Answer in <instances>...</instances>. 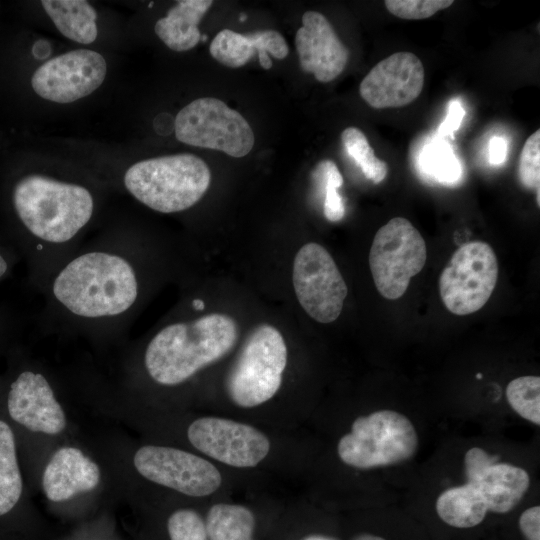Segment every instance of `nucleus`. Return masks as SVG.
<instances>
[{
    "label": "nucleus",
    "instance_id": "f257e3e1",
    "mask_svg": "<svg viewBox=\"0 0 540 540\" xmlns=\"http://www.w3.org/2000/svg\"><path fill=\"white\" fill-rule=\"evenodd\" d=\"M145 278L142 244L126 229L82 242L43 291L41 327L98 337L120 334L143 300Z\"/></svg>",
    "mask_w": 540,
    "mask_h": 540
},
{
    "label": "nucleus",
    "instance_id": "f03ea898",
    "mask_svg": "<svg viewBox=\"0 0 540 540\" xmlns=\"http://www.w3.org/2000/svg\"><path fill=\"white\" fill-rule=\"evenodd\" d=\"M11 205L19 227L13 245L26 261L30 282L43 293L82 244L95 215V195L79 182L29 173L14 183Z\"/></svg>",
    "mask_w": 540,
    "mask_h": 540
},
{
    "label": "nucleus",
    "instance_id": "7ed1b4c3",
    "mask_svg": "<svg viewBox=\"0 0 540 540\" xmlns=\"http://www.w3.org/2000/svg\"><path fill=\"white\" fill-rule=\"evenodd\" d=\"M465 481L442 490L435 501L439 518L455 528L479 525L489 512L506 514L522 501L531 485L529 472L499 461L474 446L463 456Z\"/></svg>",
    "mask_w": 540,
    "mask_h": 540
},
{
    "label": "nucleus",
    "instance_id": "20e7f679",
    "mask_svg": "<svg viewBox=\"0 0 540 540\" xmlns=\"http://www.w3.org/2000/svg\"><path fill=\"white\" fill-rule=\"evenodd\" d=\"M237 338V324L226 314L176 320L151 336L144 349L143 365L155 383L176 386L225 356Z\"/></svg>",
    "mask_w": 540,
    "mask_h": 540
},
{
    "label": "nucleus",
    "instance_id": "39448f33",
    "mask_svg": "<svg viewBox=\"0 0 540 540\" xmlns=\"http://www.w3.org/2000/svg\"><path fill=\"white\" fill-rule=\"evenodd\" d=\"M211 171L200 157L181 153L141 160L125 172L122 183L141 204L160 213L185 211L207 192Z\"/></svg>",
    "mask_w": 540,
    "mask_h": 540
},
{
    "label": "nucleus",
    "instance_id": "423d86ee",
    "mask_svg": "<svg viewBox=\"0 0 540 540\" xmlns=\"http://www.w3.org/2000/svg\"><path fill=\"white\" fill-rule=\"evenodd\" d=\"M419 436L413 422L393 409L357 417L338 441L337 454L347 466L368 470L404 463L416 454Z\"/></svg>",
    "mask_w": 540,
    "mask_h": 540
},
{
    "label": "nucleus",
    "instance_id": "0eeeda50",
    "mask_svg": "<svg viewBox=\"0 0 540 540\" xmlns=\"http://www.w3.org/2000/svg\"><path fill=\"white\" fill-rule=\"evenodd\" d=\"M286 364L287 347L280 331L268 324L257 326L227 376L229 397L244 408L267 402L279 390Z\"/></svg>",
    "mask_w": 540,
    "mask_h": 540
},
{
    "label": "nucleus",
    "instance_id": "6e6552de",
    "mask_svg": "<svg viewBox=\"0 0 540 540\" xmlns=\"http://www.w3.org/2000/svg\"><path fill=\"white\" fill-rule=\"evenodd\" d=\"M426 244L420 232L403 217H395L375 234L369 266L378 292L396 300L407 290L410 280L424 267Z\"/></svg>",
    "mask_w": 540,
    "mask_h": 540
},
{
    "label": "nucleus",
    "instance_id": "1a4fd4ad",
    "mask_svg": "<svg viewBox=\"0 0 540 540\" xmlns=\"http://www.w3.org/2000/svg\"><path fill=\"white\" fill-rule=\"evenodd\" d=\"M174 131L180 142L222 151L241 158L253 148L254 133L246 119L222 100L198 98L176 115Z\"/></svg>",
    "mask_w": 540,
    "mask_h": 540
},
{
    "label": "nucleus",
    "instance_id": "9d476101",
    "mask_svg": "<svg viewBox=\"0 0 540 540\" xmlns=\"http://www.w3.org/2000/svg\"><path fill=\"white\" fill-rule=\"evenodd\" d=\"M498 278V262L492 247L482 241L461 245L439 277V292L446 308L455 315L480 310L490 298Z\"/></svg>",
    "mask_w": 540,
    "mask_h": 540
},
{
    "label": "nucleus",
    "instance_id": "9b49d317",
    "mask_svg": "<svg viewBox=\"0 0 540 540\" xmlns=\"http://www.w3.org/2000/svg\"><path fill=\"white\" fill-rule=\"evenodd\" d=\"M293 287L305 312L315 321L331 323L342 312L347 285L330 253L320 244L303 245L293 262Z\"/></svg>",
    "mask_w": 540,
    "mask_h": 540
},
{
    "label": "nucleus",
    "instance_id": "f8f14e48",
    "mask_svg": "<svg viewBox=\"0 0 540 540\" xmlns=\"http://www.w3.org/2000/svg\"><path fill=\"white\" fill-rule=\"evenodd\" d=\"M133 463L146 479L188 496L210 495L222 482L212 463L177 448L143 446L135 453Z\"/></svg>",
    "mask_w": 540,
    "mask_h": 540
},
{
    "label": "nucleus",
    "instance_id": "ddd939ff",
    "mask_svg": "<svg viewBox=\"0 0 540 540\" xmlns=\"http://www.w3.org/2000/svg\"><path fill=\"white\" fill-rule=\"evenodd\" d=\"M187 435L200 452L238 468L256 466L270 450L269 439L263 432L225 418H199L190 424Z\"/></svg>",
    "mask_w": 540,
    "mask_h": 540
},
{
    "label": "nucleus",
    "instance_id": "4468645a",
    "mask_svg": "<svg viewBox=\"0 0 540 540\" xmlns=\"http://www.w3.org/2000/svg\"><path fill=\"white\" fill-rule=\"evenodd\" d=\"M106 73L107 64L100 53L77 49L46 61L34 72L31 85L43 99L71 103L98 89Z\"/></svg>",
    "mask_w": 540,
    "mask_h": 540
},
{
    "label": "nucleus",
    "instance_id": "2eb2a0df",
    "mask_svg": "<svg viewBox=\"0 0 540 540\" xmlns=\"http://www.w3.org/2000/svg\"><path fill=\"white\" fill-rule=\"evenodd\" d=\"M424 86V67L411 52H396L378 62L363 78L359 93L375 109L396 108L413 102Z\"/></svg>",
    "mask_w": 540,
    "mask_h": 540
},
{
    "label": "nucleus",
    "instance_id": "dca6fc26",
    "mask_svg": "<svg viewBox=\"0 0 540 540\" xmlns=\"http://www.w3.org/2000/svg\"><path fill=\"white\" fill-rule=\"evenodd\" d=\"M7 410L12 420L32 432L55 435L66 426L65 413L46 376L24 369L11 380Z\"/></svg>",
    "mask_w": 540,
    "mask_h": 540
},
{
    "label": "nucleus",
    "instance_id": "f3484780",
    "mask_svg": "<svg viewBox=\"0 0 540 540\" xmlns=\"http://www.w3.org/2000/svg\"><path fill=\"white\" fill-rule=\"evenodd\" d=\"M295 46L301 69L313 73L316 80L324 83L334 80L343 72L349 57L348 49L333 26L317 11L303 14L302 26L296 32Z\"/></svg>",
    "mask_w": 540,
    "mask_h": 540
},
{
    "label": "nucleus",
    "instance_id": "a211bd4d",
    "mask_svg": "<svg viewBox=\"0 0 540 540\" xmlns=\"http://www.w3.org/2000/svg\"><path fill=\"white\" fill-rule=\"evenodd\" d=\"M209 51L216 61L229 68L245 65L257 53L260 65L270 69L272 60L269 55L282 60L288 55L289 48L282 34L275 30L241 34L223 29L212 40Z\"/></svg>",
    "mask_w": 540,
    "mask_h": 540
},
{
    "label": "nucleus",
    "instance_id": "6ab92c4d",
    "mask_svg": "<svg viewBox=\"0 0 540 540\" xmlns=\"http://www.w3.org/2000/svg\"><path fill=\"white\" fill-rule=\"evenodd\" d=\"M100 481V469L81 450L58 449L46 465L42 485L46 497L53 502L71 499L93 490Z\"/></svg>",
    "mask_w": 540,
    "mask_h": 540
},
{
    "label": "nucleus",
    "instance_id": "aec40b11",
    "mask_svg": "<svg viewBox=\"0 0 540 540\" xmlns=\"http://www.w3.org/2000/svg\"><path fill=\"white\" fill-rule=\"evenodd\" d=\"M212 4L211 0L178 1L165 17L157 20L156 35L173 51L192 49L201 40L198 25Z\"/></svg>",
    "mask_w": 540,
    "mask_h": 540
},
{
    "label": "nucleus",
    "instance_id": "412c9836",
    "mask_svg": "<svg viewBox=\"0 0 540 540\" xmlns=\"http://www.w3.org/2000/svg\"><path fill=\"white\" fill-rule=\"evenodd\" d=\"M42 7L58 31L68 39L90 44L97 38V12L84 0H44Z\"/></svg>",
    "mask_w": 540,
    "mask_h": 540
},
{
    "label": "nucleus",
    "instance_id": "4be33fe9",
    "mask_svg": "<svg viewBox=\"0 0 540 540\" xmlns=\"http://www.w3.org/2000/svg\"><path fill=\"white\" fill-rule=\"evenodd\" d=\"M204 522L208 540H255L256 518L246 506L214 504Z\"/></svg>",
    "mask_w": 540,
    "mask_h": 540
},
{
    "label": "nucleus",
    "instance_id": "5701e85b",
    "mask_svg": "<svg viewBox=\"0 0 540 540\" xmlns=\"http://www.w3.org/2000/svg\"><path fill=\"white\" fill-rule=\"evenodd\" d=\"M22 491L14 433L8 423L0 420V516L16 506Z\"/></svg>",
    "mask_w": 540,
    "mask_h": 540
},
{
    "label": "nucleus",
    "instance_id": "b1692460",
    "mask_svg": "<svg viewBox=\"0 0 540 540\" xmlns=\"http://www.w3.org/2000/svg\"><path fill=\"white\" fill-rule=\"evenodd\" d=\"M505 397L513 411L524 420L540 425V377L524 375L511 380Z\"/></svg>",
    "mask_w": 540,
    "mask_h": 540
},
{
    "label": "nucleus",
    "instance_id": "393cba45",
    "mask_svg": "<svg viewBox=\"0 0 540 540\" xmlns=\"http://www.w3.org/2000/svg\"><path fill=\"white\" fill-rule=\"evenodd\" d=\"M341 140L367 179L379 184L386 178L388 172L386 162L375 156L367 137L359 128L347 127L341 133Z\"/></svg>",
    "mask_w": 540,
    "mask_h": 540
},
{
    "label": "nucleus",
    "instance_id": "a878e982",
    "mask_svg": "<svg viewBox=\"0 0 540 540\" xmlns=\"http://www.w3.org/2000/svg\"><path fill=\"white\" fill-rule=\"evenodd\" d=\"M425 174L444 185H455L461 178L462 168L451 149L442 144L426 148L421 158Z\"/></svg>",
    "mask_w": 540,
    "mask_h": 540
},
{
    "label": "nucleus",
    "instance_id": "bb28decb",
    "mask_svg": "<svg viewBox=\"0 0 540 540\" xmlns=\"http://www.w3.org/2000/svg\"><path fill=\"white\" fill-rule=\"evenodd\" d=\"M316 173L322 175L325 182L324 215L330 222L340 221L345 215V205L338 188L343 185V177L331 160L318 163Z\"/></svg>",
    "mask_w": 540,
    "mask_h": 540
},
{
    "label": "nucleus",
    "instance_id": "cd10ccee",
    "mask_svg": "<svg viewBox=\"0 0 540 540\" xmlns=\"http://www.w3.org/2000/svg\"><path fill=\"white\" fill-rule=\"evenodd\" d=\"M518 174L521 184L535 190L537 205L540 206V130L526 140L520 155Z\"/></svg>",
    "mask_w": 540,
    "mask_h": 540
},
{
    "label": "nucleus",
    "instance_id": "c85d7f7f",
    "mask_svg": "<svg viewBox=\"0 0 540 540\" xmlns=\"http://www.w3.org/2000/svg\"><path fill=\"white\" fill-rule=\"evenodd\" d=\"M170 540H208L204 519L192 509H179L167 521Z\"/></svg>",
    "mask_w": 540,
    "mask_h": 540
},
{
    "label": "nucleus",
    "instance_id": "c756f323",
    "mask_svg": "<svg viewBox=\"0 0 540 540\" xmlns=\"http://www.w3.org/2000/svg\"><path fill=\"white\" fill-rule=\"evenodd\" d=\"M387 10L394 16L407 19H426L439 10L448 8L453 4L452 0H386Z\"/></svg>",
    "mask_w": 540,
    "mask_h": 540
},
{
    "label": "nucleus",
    "instance_id": "7c9ffc66",
    "mask_svg": "<svg viewBox=\"0 0 540 540\" xmlns=\"http://www.w3.org/2000/svg\"><path fill=\"white\" fill-rule=\"evenodd\" d=\"M519 528L527 540H540V506L525 509L519 517Z\"/></svg>",
    "mask_w": 540,
    "mask_h": 540
},
{
    "label": "nucleus",
    "instance_id": "2f4dec72",
    "mask_svg": "<svg viewBox=\"0 0 540 540\" xmlns=\"http://www.w3.org/2000/svg\"><path fill=\"white\" fill-rule=\"evenodd\" d=\"M465 110L457 99H452L448 105V114L446 119L438 128V135L441 137L448 136L456 131L463 120Z\"/></svg>",
    "mask_w": 540,
    "mask_h": 540
},
{
    "label": "nucleus",
    "instance_id": "473e14b6",
    "mask_svg": "<svg viewBox=\"0 0 540 540\" xmlns=\"http://www.w3.org/2000/svg\"><path fill=\"white\" fill-rule=\"evenodd\" d=\"M21 258L13 244L0 243V281L7 277Z\"/></svg>",
    "mask_w": 540,
    "mask_h": 540
},
{
    "label": "nucleus",
    "instance_id": "72a5a7b5",
    "mask_svg": "<svg viewBox=\"0 0 540 540\" xmlns=\"http://www.w3.org/2000/svg\"><path fill=\"white\" fill-rule=\"evenodd\" d=\"M506 158V142L501 137H493L489 143V161L493 165H500Z\"/></svg>",
    "mask_w": 540,
    "mask_h": 540
},
{
    "label": "nucleus",
    "instance_id": "f704fd0d",
    "mask_svg": "<svg viewBox=\"0 0 540 540\" xmlns=\"http://www.w3.org/2000/svg\"><path fill=\"white\" fill-rule=\"evenodd\" d=\"M299 540H338V539L333 537V536L326 535V534L311 533V534H307V535L303 536Z\"/></svg>",
    "mask_w": 540,
    "mask_h": 540
},
{
    "label": "nucleus",
    "instance_id": "c9c22d12",
    "mask_svg": "<svg viewBox=\"0 0 540 540\" xmlns=\"http://www.w3.org/2000/svg\"><path fill=\"white\" fill-rule=\"evenodd\" d=\"M351 540H386V539L372 533H360L352 537Z\"/></svg>",
    "mask_w": 540,
    "mask_h": 540
},
{
    "label": "nucleus",
    "instance_id": "e433bc0d",
    "mask_svg": "<svg viewBox=\"0 0 540 540\" xmlns=\"http://www.w3.org/2000/svg\"><path fill=\"white\" fill-rule=\"evenodd\" d=\"M190 306L194 311H203L205 308V302L200 298H194L191 300Z\"/></svg>",
    "mask_w": 540,
    "mask_h": 540
},
{
    "label": "nucleus",
    "instance_id": "4c0bfd02",
    "mask_svg": "<svg viewBox=\"0 0 540 540\" xmlns=\"http://www.w3.org/2000/svg\"><path fill=\"white\" fill-rule=\"evenodd\" d=\"M6 327V322L2 316H0V329Z\"/></svg>",
    "mask_w": 540,
    "mask_h": 540
},
{
    "label": "nucleus",
    "instance_id": "58836bf2",
    "mask_svg": "<svg viewBox=\"0 0 540 540\" xmlns=\"http://www.w3.org/2000/svg\"><path fill=\"white\" fill-rule=\"evenodd\" d=\"M246 18H247V16L245 14H240V20L241 21H244Z\"/></svg>",
    "mask_w": 540,
    "mask_h": 540
}]
</instances>
